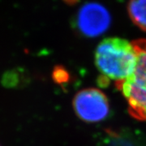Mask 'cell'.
Segmentation results:
<instances>
[{
	"label": "cell",
	"mask_w": 146,
	"mask_h": 146,
	"mask_svg": "<svg viewBox=\"0 0 146 146\" xmlns=\"http://www.w3.org/2000/svg\"><path fill=\"white\" fill-rule=\"evenodd\" d=\"M137 54L133 43L119 37H108L100 42L95 52V63L105 79L122 82L133 73Z\"/></svg>",
	"instance_id": "cell-1"
},
{
	"label": "cell",
	"mask_w": 146,
	"mask_h": 146,
	"mask_svg": "<svg viewBox=\"0 0 146 146\" xmlns=\"http://www.w3.org/2000/svg\"><path fill=\"white\" fill-rule=\"evenodd\" d=\"M137 54L135 70L129 77L116 86L123 93L134 118L146 120V39L132 42Z\"/></svg>",
	"instance_id": "cell-2"
},
{
	"label": "cell",
	"mask_w": 146,
	"mask_h": 146,
	"mask_svg": "<svg viewBox=\"0 0 146 146\" xmlns=\"http://www.w3.org/2000/svg\"><path fill=\"white\" fill-rule=\"evenodd\" d=\"M72 106L77 116L85 122H99L109 115L108 99L98 89L89 88L78 92L74 97Z\"/></svg>",
	"instance_id": "cell-3"
},
{
	"label": "cell",
	"mask_w": 146,
	"mask_h": 146,
	"mask_svg": "<svg viewBox=\"0 0 146 146\" xmlns=\"http://www.w3.org/2000/svg\"><path fill=\"white\" fill-rule=\"evenodd\" d=\"M110 15L102 5L97 3H86L80 9L76 17L79 32L89 37L104 33L110 25Z\"/></svg>",
	"instance_id": "cell-4"
},
{
	"label": "cell",
	"mask_w": 146,
	"mask_h": 146,
	"mask_svg": "<svg viewBox=\"0 0 146 146\" xmlns=\"http://www.w3.org/2000/svg\"><path fill=\"white\" fill-rule=\"evenodd\" d=\"M127 12L131 21L146 32V0H129Z\"/></svg>",
	"instance_id": "cell-5"
}]
</instances>
